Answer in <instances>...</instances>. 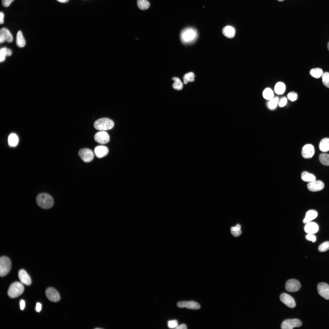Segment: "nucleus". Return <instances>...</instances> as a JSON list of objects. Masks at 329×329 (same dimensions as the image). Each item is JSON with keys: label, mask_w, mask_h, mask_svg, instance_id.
I'll list each match as a JSON object with an SVG mask.
<instances>
[{"label": "nucleus", "mask_w": 329, "mask_h": 329, "mask_svg": "<svg viewBox=\"0 0 329 329\" xmlns=\"http://www.w3.org/2000/svg\"><path fill=\"white\" fill-rule=\"evenodd\" d=\"M18 137L16 134L12 133L9 136L8 143L10 146L12 147H16L18 144Z\"/></svg>", "instance_id": "obj_25"}, {"label": "nucleus", "mask_w": 329, "mask_h": 329, "mask_svg": "<svg viewBox=\"0 0 329 329\" xmlns=\"http://www.w3.org/2000/svg\"><path fill=\"white\" fill-rule=\"evenodd\" d=\"M286 86L285 84L282 82H278L275 85L274 90L275 92L278 94H282L285 91Z\"/></svg>", "instance_id": "obj_26"}, {"label": "nucleus", "mask_w": 329, "mask_h": 329, "mask_svg": "<svg viewBox=\"0 0 329 329\" xmlns=\"http://www.w3.org/2000/svg\"><path fill=\"white\" fill-rule=\"evenodd\" d=\"M18 277L22 283L27 285H31V279L25 270L23 269L20 270L18 272Z\"/></svg>", "instance_id": "obj_16"}, {"label": "nucleus", "mask_w": 329, "mask_h": 329, "mask_svg": "<svg viewBox=\"0 0 329 329\" xmlns=\"http://www.w3.org/2000/svg\"><path fill=\"white\" fill-rule=\"evenodd\" d=\"M318 249L320 252H325L329 249V241H326L322 243L319 246Z\"/></svg>", "instance_id": "obj_36"}, {"label": "nucleus", "mask_w": 329, "mask_h": 329, "mask_svg": "<svg viewBox=\"0 0 329 329\" xmlns=\"http://www.w3.org/2000/svg\"><path fill=\"white\" fill-rule=\"evenodd\" d=\"M24 291V287L23 284L19 282L16 281L10 285L8 290V294L10 298H14L21 295Z\"/></svg>", "instance_id": "obj_4"}, {"label": "nucleus", "mask_w": 329, "mask_h": 329, "mask_svg": "<svg viewBox=\"0 0 329 329\" xmlns=\"http://www.w3.org/2000/svg\"><path fill=\"white\" fill-rule=\"evenodd\" d=\"M319 147L320 150L323 152H326L329 150V138H325L323 139L320 141Z\"/></svg>", "instance_id": "obj_22"}, {"label": "nucleus", "mask_w": 329, "mask_h": 329, "mask_svg": "<svg viewBox=\"0 0 329 329\" xmlns=\"http://www.w3.org/2000/svg\"><path fill=\"white\" fill-rule=\"evenodd\" d=\"M5 41V40L4 37L1 35H0V42L1 43H2L4 42Z\"/></svg>", "instance_id": "obj_48"}, {"label": "nucleus", "mask_w": 329, "mask_h": 329, "mask_svg": "<svg viewBox=\"0 0 329 329\" xmlns=\"http://www.w3.org/2000/svg\"><path fill=\"white\" fill-rule=\"evenodd\" d=\"M319 294L326 300H329V285L324 282L319 283L317 286Z\"/></svg>", "instance_id": "obj_10"}, {"label": "nucleus", "mask_w": 329, "mask_h": 329, "mask_svg": "<svg viewBox=\"0 0 329 329\" xmlns=\"http://www.w3.org/2000/svg\"><path fill=\"white\" fill-rule=\"evenodd\" d=\"M263 96L265 99L270 100L274 97V93L272 90L269 88H266L263 91Z\"/></svg>", "instance_id": "obj_31"}, {"label": "nucleus", "mask_w": 329, "mask_h": 329, "mask_svg": "<svg viewBox=\"0 0 329 329\" xmlns=\"http://www.w3.org/2000/svg\"><path fill=\"white\" fill-rule=\"evenodd\" d=\"M310 73L312 76L316 78H318L322 76L323 72L321 69L316 68L311 69L310 71Z\"/></svg>", "instance_id": "obj_30"}, {"label": "nucleus", "mask_w": 329, "mask_h": 329, "mask_svg": "<svg viewBox=\"0 0 329 329\" xmlns=\"http://www.w3.org/2000/svg\"><path fill=\"white\" fill-rule=\"evenodd\" d=\"M241 228V226L239 224H237L235 226L232 227L231 228V234L235 237L239 236L242 233Z\"/></svg>", "instance_id": "obj_33"}, {"label": "nucleus", "mask_w": 329, "mask_h": 329, "mask_svg": "<svg viewBox=\"0 0 329 329\" xmlns=\"http://www.w3.org/2000/svg\"><path fill=\"white\" fill-rule=\"evenodd\" d=\"M41 304L40 303L37 302L36 305V311L38 312H40L41 310Z\"/></svg>", "instance_id": "obj_45"}, {"label": "nucleus", "mask_w": 329, "mask_h": 329, "mask_svg": "<svg viewBox=\"0 0 329 329\" xmlns=\"http://www.w3.org/2000/svg\"><path fill=\"white\" fill-rule=\"evenodd\" d=\"M36 201L39 207L44 209L51 208L54 204V200L52 197L45 193H42L38 195L36 198Z\"/></svg>", "instance_id": "obj_2"}, {"label": "nucleus", "mask_w": 329, "mask_h": 329, "mask_svg": "<svg viewBox=\"0 0 329 329\" xmlns=\"http://www.w3.org/2000/svg\"><path fill=\"white\" fill-rule=\"evenodd\" d=\"M178 325V322L176 320H170L168 322V327L169 328H175Z\"/></svg>", "instance_id": "obj_39"}, {"label": "nucleus", "mask_w": 329, "mask_h": 329, "mask_svg": "<svg viewBox=\"0 0 329 329\" xmlns=\"http://www.w3.org/2000/svg\"><path fill=\"white\" fill-rule=\"evenodd\" d=\"M322 82L326 87L329 88V73L326 72L322 75Z\"/></svg>", "instance_id": "obj_35"}, {"label": "nucleus", "mask_w": 329, "mask_h": 329, "mask_svg": "<svg viewBox=\"0 0 329 329\" xmlns=\"http://www.w3.org/2000/svg\"><path fill=\"white\" fill-rule=\"evenodd\" d=\"M7 48L4 47L1 48L0 50V61L1 62L4 61L5 59L6 51Z\"/></svg>", "instance_id": "obj_38"}, {"label": "nucleus", "mask_w": 329, "mask_h": 329, "mask_svg": "<svg viewBox=\"0 0 329 329\" xmlns=\"http://www.w3.org/2000/svg\"><path fill=\"white\" fill-rule=\"evenodd\" d=\"M307 186L309 190L317 192L322 190L324 187V184L321 181L315 180L308 183Z\"/></svg>", "instance_id": "obj_15"}, {"label": "nucleus", "mask_w": 329, "mask_h": 329, "mask_svg": "<svg viewBox=\"0 0 329 329\" xmlns=\"http://www.w3.org/2000/svg\"><path fill=\"white\" fill-rule=\"evenodd\" d=\"M0 35H2L7 42L10 43L13 41L12 36L9 30L5 28H2L0 30Z\"/></svg>", "instance_id": "obj_21"}, {"label": "nucleus", "mask_w": 329, "mask_h": 329, "mask_svg": "<svg viewBox=\"0 0 329 329\" xmlns=\"http://www.w3.org/2000/svg\"><path fill=\"white\" fill-rule=\"evenodd\" d=\"M78 154L81 159L84 162H89L92 161L94 157V154L90 149L84 148L80 149Z\"/></svg>", "instance_id": "obj_7"}, {"label": "nucleus", "mask_w": 329, "mask_h": 329, "mask_svg": "<svg viewBox=\"0 0 329 329\" xmlns=\"http://www.w3.org/2000/svg\"><path fill=\"white\" fill-rule=\"evenodd\" d=\"M137 4L139 9L141 10H146L148 9L150 4L147 0H137Z\"/></svg>", "instance_id": "obj_29"}, {"label": "nucleus", "mask_w": 329, "mask_h": 329, "mask_svg": "<svg viewBox=\"0 0 329 329\" xmlns=\"http://www.w3.org/2000/svg\"><path fill=\"white\" fill-rule=\"evenodd\" d=\"M306 238L308 240L311 241L313 242L316 240V237L312 234H308L306 236Z\"/></svg>", "instance_id": "obj_41"}, {"label": "nucleus", "mask_w": 329, "mask_h": 329, "mask_svg": "<svg viewBox=\"0 0 329 329\" xmlns=\"http://www.w3.org/2000/svg\"><path fill=\"white\" fill-rule=\"evenodd\" d=\"M197 37L196 29L193 27H187L183 29L180 34L182 42L185 44H190L194 41Z\"/></svg>", "instance_id": "obj_1"}, {"label": "nucleus", "mask_w": 329, "mask_h": 329, "mask_svg": "<svg viewBox=\"0 0 329 329\" xmlns=\"http://www.w3.org/2000/svg\"><path fill=\"white\" fill-rule=\"evenodd\" d=\"M177 306L180 308H186L189 309L198 310L200 308V306L197 302L190 301H182L178 302L177 304Z\"/></svg>", "instance_id": "obj_13"}, {"label": "nucleus", "mask_w": 329, "mask_h": 329, "mask_svg": "<svg viewBox=\"0 0 329 329\" xmlns=\"http://www.w3.org/2000/svg\"><path fill=\"white\" fill-rule=\"evenodd\" d=\"M20 309L21 310H23L25 307V302L23 300H21L20 302Z\"/></svg>", "instance_id": "obj_46"}, {"label": "nucleus", "mask_w": 329, "mask_h": 329, "mask_svg": "<svg viewBox=\"0 0 329 329\" xmlns=\"http://www.w3.org/2000/svg\"><path fill=\"white\" fill-rule=\"evenodd\" d=\"M194 74L192 72H189L185 74L183 76L184 83L186 84L188 82L194 81Z\"/></svg>", "instance_id": "obj_34"}, {"label": "nucleus", "mask_w": 329, "mask_h": 329, "mask_svg": "<svg viewBox=\"0 0 329 329\" xmlns=\"http://www.w3.org/2000/svg\"><path fill=\"white\" fill-rule=\"evenodd\" d=\"M58 2L61 3H66L69 0H57Z\"/></svg>", "instance_id": "obj_49"}, {"label": "nucleus", "mask_w": 329, "mask_h": 329, "mask_svg": "<svg viewBox=\"0 0 329 329\" xmlns=\"http://www.w3.org/2000/svg\"><path fill=\"white\" fill-rule=\"evenodd\" d=\"M172 80L174 81L172 84V87L175 90H181L183 88V85L179 79L177 77H173Z\"/></svg>", "instance_id": "obj_28"}, {"label": "nucleus", "mask_w": 329, "mask_h": 329, "mask_svg": "<svg viewBox=\"0 0 329 329\" xmlns=\"http://www.w3.org/2000/svg\"><path fill=\"white\" fill-rule=\"evenodd\" d=\"M287 97L291 101H294L297 99L298 95L297 93L294 92H290L288 94Z\"/></svg>", "instance_id": "obj_37"}, {"label": "nucleus", "mask_w": 329, "mask_h": 329, "mask_svg": "<svg viewBox=\"0 0 329 329\" xmlns=\"http://www.w3.org/2000/svg\"><path fill=\"white\" fill-rule=\"evenodd\" d=\"M94 151L97 157L101 158L106 156L108 154L109 150L107 147L103 145H99L95 148Z\"/></svg>", "instance_id": "obj_17"}, {"label": "nucleus", "mask_w": 329, "mask_h": 329, "mask_svg": "<svg viewBox=\"0 0 329 329\" xmlns=\"http://www.w3.org/2000/svg\"><path fill=\"white\" fill-rule=\"evenodd\" d=\"M317 211L314 210H311L307 211L305 217L303 220L304 223H306L315 218L317 216Z\"/></svg>", "instance_id": "obj_20"}, {"label": "nucleus", "mask_w": 329, "mask_h": 329, "mask_svg": "<svg viewBox=\"0 0 329 329\" xmlns=\"http://www.w3.org/2000/svg\"><path fill=\"white\" fill-rule=\"evenodd\" d=\"M301 287L300 282L295 279L288 280L285 285L286 290L288 292H294L299 290Z\"/></svg>", "instance_id": "obj_8"}, {"label": "nucleus", "mask_w": 329, "mask_h": 329, "mask_svg": "<svg viewBox=\"0 0 329 329\" xmlns=\"http://www.w3.org/2000/svg\"><path fill=\"white\" fill-rule=\"evenodd\" d=\"M12 54V51L9 49L7 48L6 51V56H10Z\"/></svg>", "instance_id": "obj_47"}, {"label": "nucleus", "mask_w": 329, "mask_h": 329, "mask_svg": "<svg viewBox=\"0 0 329 329\" xmlns=\"http://www.w3.org/2000/svg\"><path fill=\"white\" fill-rule=\"evenodd\" d=\"M301 178L305 182H310L316 180V177L313 174L307 172H303L301 174Z\"/></svg>", "instance_id": "obj_24"}, {"label": "nucleus", "mask_w": 329, "mask_h": 329, "mask_svg": "<svg viewBox=\"0 0 329 329\" xmlns=\"http://www.w3.org/2000/svg\"><path fill=\"white\" fill-rule=\"evenodd\" d=\"M319 160L323 164L329 166V154H321L319 156Z\"/></svg>", "instance_id": "obj_32"}, {"label": "nucleus", "mask_w": 329, "mask_h": 329, "mask_svg": "<svg viewBox=\"0 0 329 329\" xmlns=\"http://www.w3.org/2000/svg\"><path fill=\"white\" fill-rule=\"evenodd\" d=\"M11 263L9 258L5 256H3L0 258V276L4 277L10 271Z\"/></svg>", "instance_id": "obj_5"}, {"label": "nucleus", "mask_w": 329, "mask_h": 329, "mask_svg": "<svg viewBox=\"0 0 329 329\" xmlns=\"http://www.w3.org/2000/svg\"><path fill=\"white\" fill-rule=\"evenodd\" d=\"M114 122L111 119L107 118L99 119L94 122L95 129L100 131H105L112 129L114 126Z\"/></svg>", "instance_id": "obj_3"}, {"label": "nucleus", "mask_w": 329, "mask_h": 329, "mask_svg": "<svg viewBox=\"0 0 329 329\" xmlns=\"http://www.w3.org/2000/svg\"><path fill=\"white\" fill-rule=\"evenodd\" d=\"M4 13L2 12H0V23L1 24H2L4 23Z\"/></svg>", "instance_id": "obj_44"}, {"label": "nucleus", "mask_w": 329, "mask_h": 329, "mask_svg": "<svg viewBox=\"0 0 329 329\" xmlns=\"http://www.w3.org/2000/svg\"><path fill=\"white\" fill-rule=\"evenodd\" d=\"M327 47L328 50L329 51V41L327 44Z\"/></svg>", "instance_id": "obj_50"}, {"label": "nucleus", "mask_w": 329, "mask_h": 329, "mask_svg": "<svg viewBox=\"0 0 329 329\" xmlns=\"http://www.w3.org/2000/svg\"><path fill=\"white\" fill-rule=\"evenodd\" d=\"M278 102V97H274L271 99L269 100L267 103V107L270 109H274L276 107Z\"/></svg>", "instance_id": "obj_27"}, {"label": "nucleus", "mask_w": 329, "mask_h": 329, "mask_svg": "<svg viewBox=\"0 0 329 329\" xmlns=\"http://www.w3.org/2000/svg\"><path fill=\"white\" fill-rule=\"evenodd\" d=\"M222 32L223 35L228 38H232L235 35V30L234 28L230 26L224 27L222 29Z\"/></svg>", "instance_id": "obj_19"}, {"label": "nucleus", "mask_w": 329, "mask_h": 329, "mask_svg": "<svg viewBox=\"0 0 329 329\" xmlns=\"http://www.w3.org/2000/svg\"><path fill=\"white\" fill-rule=\"evenodd\" d=\"M278 0L279 1L281 2V1H283L284 0Z\"/></svg>", "instance_id": "obj_51"}, {"label": "nucleus", "mask_w": 329, "mask_h": 329, "mask_svg": "<svg viewBox=\"0 0 329 329\" xmlns=\"http://www.w3.org/2000/svg\"><path fill=\"white\" fill-rule=\"evenodd\" d=\"M14 0H2V4L5 7H8Z\"/></svg>", "instance_id": "obj_42"}, {"label": "nucleus", "mask_w": 329, "mask_h": 329, "mask_svg": "<svg viewBox=\"0 0 329 329\" xmlns=\"http://www.w3.org/2000/svg\"><path fill=\"white\" fill-rule=\"evenodd\" d=\"M302 325V322L298 319H288L283 321L281 325V328L282 329H292L295 327H299Z\"/></svg>", "instance_id": "obj_6"}, {"label": "nucleus", "mask_w": 329, "mask_h": 329, "mask_svg": "<svg viewBox=\"0 0 329 329\" xmlns=\"http://www.w3.org/2000/svg\"><path fill=\"white\" fill-rule=\"evenodd\" d=\"M176 329H186L187 328L186 325L184 324L178 325L175 328Z\"/></svg>", "instance_id": "obj_43"}, {"label": "nucleus", "mask_w": 329, "mask_h": 329, "mask_svg": "<svg viewBox=\"0 0 329 329\" xmlns=\"http://www.w3.org/2000/svg\"><path fill=\"white\" fill-rule=\"evenodd\" d=\"M45 294L48 299L52 302H57L60 299V295L58 292L55 288L49 287L47 289Z\"/></svg>", "instance_id": "obj_11"}, {"label": "nucleus", "mask_w": 329, "mask_h": 329, "mask_svg": "<svg viewBox=\"0 0 329 329\" xmlns=\"http://www.w3.org/2000/svg\"><path fill=\"white\" fill-rule=\"evenodd\" d=\"M314 153V148L313 145L308 144H306L303 147L301 154L303 158H310L313 156Z\"/></svg>", "instance_id": "obj_14"}, {"label": "nucleus", "mask_w": 329, "mask_h": 329, "mask_svg": "<svg viewBox=\"0 0 329 329\" xmlns=\"http://www.w3.org/2000/svg\"><path fill=\"white\" fill-rule=\"evenodd\" d=\"M287 102V99L286 97H282L278 102V105L280 107H282L285 106Z\"/></svg>", "instance_id": "obj_40"}, {"label": "nucleus", "mask_w": 329, "mask_h": 329, "mask_svg": "<svg viewBox=\"0 0 329 329\" xmlns=\"http://www.w3.org/2000/svg\"><path fill=\"white\" fill-rule=\"evenodd\" d=\"M16 45L19 47H24L26 44V41L21 31H19L16 35Z\"/></svg>", "instance_id": "obj_23"}, {"label": "nucleus", "mask_w": 329, "mask_h": 329, "mask_svg": "<svg viewBox=\"0 0 329 329\" xmlns=\"http://www.w3.org/2000/svg\"><path fill=\"white\" fill-rule=\"evenodd\" d=\"M94 139L99 143L104 144L109 142L110 137L107 132L104 131H101L95 134Z\"/></svg>", "instance_id": "obj_9"}, {"label": "nucleus", "mask_w": 329, "mask_h": 329, "mask_svg": "<svg viewBox=\"0 0 329 329\" xmlns=\"http://www.w3.org/2000/svg\"><path fill=\"white\" fill-rule=\"evenodd\" d=\"M319 229L318 225L314 222H309L306 223L304 230L308 234H314L317 233Z\"/></svg>", "instance_id": "obj_18"}, {"label": "nucleus", "mask_w": 329, "mask_h": 329, "mask_svg": "<svg viewBox=\"0 0 329 329\" xmlns=\"http://www.w3.org/2000/svg\"><path fill=\"white\" fill-rule=\"evenodd\" d=\"M280 299L282 302L289 308H293L295 306L296 304L294 298L286 293L281 294L280 296Z\"/></svg>", "instance_id": "obj_12"}]
</instances>
